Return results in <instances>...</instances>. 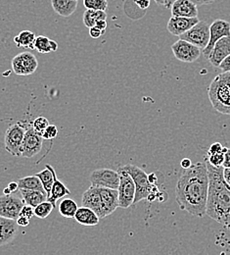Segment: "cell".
I'll return each mask as SVG.
<instances>
[{
	"instance_id": "obj_49",
	"label": "cell",
	"mask_w": 230,
	"mask_h": 255,
	"mask_svg": "<svg viewBox=\"0 0 230 255\" xmlns=\"http://www.w3.org/2000/svg\"><path fill=\"white\" fill-rule=\"evenodd\" d=\"M3 192H4V194H11V193H12L11 191H9V189H8V188L4 189V191H3Z\"/></svg>"
},
{
	"instance_id": "obj_7",
	"label": "cell",
	"mask_w": 230,
	"mask_h": 255,
	"mask_svg": "<svg viewBox=\"0 0 230 255\" xmlns=\"http://www.w3.org/2000/svg\"><path fill=\"white\" fill-rule=\"evenodd\" d=\"M89 181L91 186L94 187L118 190L120 186V174L118 171L108 168L96 169L90 174Z\"/></svg>"
},
{
	"instance_id": "obj_40",
	"label": "cell",
	"mask_w": 230,
	"mask_h": 255,
	"mask_svg": "<svg viewBox=\"0 0 230 255\" xmlns=\"http://www.w3.org/2000/svg\"><path fill=\"white\" fill-rule=\"evenodd\" d=\"M30 221H31L30 219L23 217V216H19L18 219L16 220L18 226H21V227H28L30 225Z\"/></svg>"
},
{
	"instance_id": "obj_27",
	"label": "cell",
	"mask_w": 230,
	"mask_h": 255,
	"mask_svg": "<svg viewBox=\"0 0 230 255\" xmlns=\"http://www.w3.org/2000/svg\"><path fill=\"white\" fill-rule=\"evenodd\" d=\"M18 187L20 190H26V191H45L40 180L35 175L24 177L18 180Z\"/></svg>"
},
{
	"instance_id": "obj_28",
	"label": "cell",
	"mask_w": 230,
	"mask_h": 255,
	"mask_svg": "<svg viewBox=\"0 0 230 255\" xmlns=\"http://www.w3.org/2000/svg\"><path fill=\"white\" fill-rule=\"evenodd\" d=\"M107 19V13L105 11H98V10H90L86 9L83 13V24L86 28L95 27L96 23L101 20Z\"/></svg>"
},
{
	"instance_id": "obj_16",
	"label": "cell",
	"mask_w": 230,
	"mask_h": 255,
	"mask_svg": "<svg viewBox=\"0 0 230 255\" xmlns=\"http://www.w3.org/2000/svg\"><path fill=\"white\" fill-rule=\"evenodd\" d=\"M229 55H230V36H225L217 41L208 60L215 68H219Z\"/></svg>"
},
{
	"instance_id": "obj_3",
	"label": "cell",
	"mask_w": 230,
	"mask_h": 255,
	"mask_svg": "<svg viewBox=\"0 0 230 255\" xmlns=\"http://www.w3.org/2000/svg\"><path fill=\"white\" fill-rule=\"evenodd\" d=\"M209 99L221 114L230 115V72L219 74L208 88Z\"/></svg>"
},
{
	"instance_id": "obj_6",
	"label": "cell",
	"mask_w": 230,
	"mask_h": 255,
	"mask_svg": "<svg viewBox=\"0 0 230 255\" xmlns=\"http://www.w3.org/2000/svg\"><path fill=\"white\" fill-rule=\"evenodd\" d=\"M26 133V128L21 123H15L9 126L5 131L4 136V146L6 151L11 155L20 157L21 156V146Z\"/></svg>"
},
{
	"instance_id": "obj_41",
	"label": "cell",
	"mask_w": 230,
	"mask_h": 255,
	"mask_svg": "<svg viewBox=\"0 0 230 255\" xmlns=\"http://www.w3.org/2000/svg\"><path fill=\"white\" fill-rule=\"evenodd\" d=\"M224 168H230V148H228L225 153V162L223 165Z\"/></svg>"
},
{
	"instance_id": "obj_23",
	"label": "cell",
	"mask_w": 230,
	"mask_h": 255,
	"mask_svg": "<svg viewBox=\"0 0 230 255\" xmlns=\"http://www.w3.org/2000/svg\"><path fill=\"white\" fill-rule=\"evenodd\" d=\"M22 198L26 205L36 207L38 204L47 200V193L45 191H26L20 190Z\"/></svg>"
},
{
	"instance_id": "obj_36",
	"label": "cell",
	"mask_w": 230,
	"mask_h": 255,
	"mask_svg": "<svg viewBox=\"0 0 230 255\" xmlns=\"http://www.w3.org/2000/svg\"><path fill=\"white\" fill-rule=\"evenodd\" d=\"M222 152H224V146L220 142H215L210 146L207 152V155H212V154H217Z\"/></svg>"
},
{
	"instance_id": "obj_14",
	"label": "cell",
	"mask_w": 230,
	"mask_h": 255,
	"mask_svg": "<svg viewBox=\"0 0 230 255\" xmlns=\"http://www.w3.org/2000/svg\"><path fill=\"white\" fill-rule=\"evenodd\" d=\"M81 203H82V206L92 209L98 215L100 219L105 218L102 197H101L98 187L90 186L89 189L84 191L82 194Z\"/></svg>"
},
{
	"instance_id": "obj_31",
	"label": "cell",
	"mask_w": 230,
	"mask_h": 255,
	"mask_svg": "<svg viewBox=\"0 0 230 255\" xmlns=\"http://www.w3.org/2000/svg\"><path fill=\"white\" fill-rule=\"evenodd\" d=\"M83 5L86 9L106 11L108 8L107 0H83Z\"/></svg>"
},
{
	"instance_id": "obj_26",
	"label": "cell",
	"mask_w": 230,
	"mask_h": 255,
	"mask_svg": "<svg viewBox=\"0 0 230 255\" xmlns=\"http://www.w3.org/2000/svg\"><path fill=\"white\" fill-rule=\"evenodd\" d=\"M35 38L36 36L34 32L32 31H23L14 37V42L17 47L33 50Z\"/></svg>"
},
{
	"instance_id": "obj_42",
	"label": "cell",
	"mask_w": 230,
	"mask_h": 255,
	"mask_svg": "<svg viewBox=\"0 0 230 255\" xmlns=\"http://www.w3.org/2000/svg\"><path fill=\"white\" fill-rule=\"evenodd\" d=\"M195 5L197 6H202V5H208V4H212L217 0H191Z\"/></svg>"
},
{
	"instance_id": "obj_46",
	"label": "cell",
	"mask_w": 230,
	"mask_h": 255,
	"mask_svg": "<svg viewBox=\"0 0 230 255\" xmlns=\"http://www.w3.org/2000/svg\"><path fill=\"white\" fill-rule=\"evenodd\" d=\"M224 177L226 182L230 186V168H224Z\"/></svg>"
},
{
	"instance_id": "obj_11",
	"label": "cell",
	"mask_w": 230,
	"mask_h": 255,
	"mask_svg": "<svg viewBox=\"0 0 230 255\" xmlns=\"http://www.w3.org/2000/svg\"><path fill=\"white\" fill-rule=\"evenodd\" d=\"M13 72L18 76L33 75L38 67V61L32 52H22L16 55L11 62Z\"/></svg>"
},
{
	"instance_id": "obj_13",
	"label": "cell",
	"mask_w": 230,
	"mask_h": 255,
	"mask_svg": "<svg viewBox=\"0 0 230 255\" xmlns=\"http://www.w3.org/2000/svg\"><path fill=\"white\" fill-rule=\"evenodd\" d=\"M225 36H230V23L222 20L217 19L213 22L212 25H210V40L206 48L202 51L205 58H209L215 44L217 41H219L221 38Z\"/></svg>"
},
{
	"instance_id": "obj_44",
	"label": "cell",
	"mask_w": 230,
	"mask_h": 255,
	"mask_svg": "<svg viewBox=\"0 0 230 255\" xmlns=\"http://www.w3.org/2000/svg\"><path fill=\"white\" fill-rule=\"evenodd\" d=\"M95 27H97L98 29H100V30L103 31V32H106V29H107V21H106V20L98 21V22L96 23Z\"/></svg>"
},
{
	"instance_id": "obj_37",
	"label": "cell",
	"mask_w": 230,
	"mask_h": 255,
	"mask_svg": "<svg viewBox=\"0 0 230 255\" xmlns=\"http://www.w3.org/2000/svg\"><path fill=\"white\" fill-rule=\"evenodd\" d=\"M134 4L141 10H147L150 6L151 0H133Z\"/></svg>"
},
{
	"instance_id": "obj_4",
	"label": "cell",
	"mask_w": 230,
	"mask_h": 255,
	"mask_svg": "<svg viewBox=\"0 0 230 255\" xmlns=\"http://www.w3.org/2000/svg\"><path fill=\"white\" fill-rule=\"evenodd\" d=\"M123 167L130 174L135 184L136 191L133 204H136L143 199H147L151 202L160 199L161 192L156 185H153L150 182L148 174H146L141 168L132 164H128Z\"/></svg>"
},
{
	"instance_id": "obj_5",
	"label": "cell",
	"mask_w": 230,
	"mask_h": 255,
	"mask_svg": "<svg viewBox=\"0 0 230 255\" xmlns=\"http://www.w3.org/2000/svg\"><path fill=\"white\" fill-rule=\"evenodd\" d=\"M118 172L120 174V186L118 189L119 208L127 209L133 205L136 191L135 184L130 174L124 169V167H120L118 169Z\"/></svg>"
},
{
	"instance_id": "obj_24",
	"label": "cell",
	"mask_w": 230,
	"mask_h": 255,
	"mask_svg": "<svg viewBox=\"0 0 230 255\" xmlns=\"http://www.w3.org/2000/svg\"><path fill=\"white\" fill-rule=\"evenodd\" d=\"M34 49L42 54L55 52L58 49V43L47 36L38 35L34 40Z\"/></svg>"
},
{
	"instance_id": "obj_9",
	"label": "cell",
	"mask_w": 230,
	"mask_h": 255,
	"mask_svg": "<svg viewBox=\"0 0 230 255\" xmlns=\"http://www.w3.org/2000/svg\"><path fill=\"white\" fill-rule=\"evenodd\" d=\"M43 145V137L33 129L32 125L26 128V133L21 146V156L25 158H33L37 155Z\"/></svg>"
},
{
	"instance_id": "obj_39",
	"label": "cell",
	"mask_w": 230,
	"mask_h": 255,
	"mask_svg": "<svg viewBox=\"0 0 230 255\" xmlns=\"http://www.w3.org/2000/svg\"><path fill=\"white\" fill-rule=\"evenodd\" d=\"M223 73H227V72H230V55H229L219 67Z\"/></svg>"
},
{
	"instance_id": "obj_38",
	"label": "cell",
	"mask_w": 230,
	"mask_h": 255,
	"mask_svg": "<svg viewBox=\"0 0 230 255\" xmlns=\"http://www.w3.org/2000/svg\"><path fill=\"white\" fill-rule=\"evenodd\" d=\"M104 33H105V32L101 31L97 27H92V28L89 29V35H90L92 38H99V37H101Z\"/></svg>"
},
{
	"instance_id": "obj_8",
	"label": "cell",
	"mask_w": 230,
	"mask_h": 255,
	"mask_svg": "<svg viewBox=\"0 0 230 255\" xmlns=\"http://www.w3.org/2000/svg\"><path fill=\"white\" fill-rule=\"evenodd\" d=\"M179 39L192 43L203 51L210 40V25L205 21H199L188 32L180 35Z\"/></svg>"
},
{
	"instance_id": "obj_30",
	"label": "cell",
	"mask_w": 230,
	"mask_h": 255,
	"mask_svg": "<svg viewBox=\"0 0 230 255\" xmlns=\"http://www.w3.org/2000/svg\"><path fill=\"white\" fill-rule=\"evenodd\" d=\"M55 206L51 202L46 200L34 207V216L39 219H46L51 214Z\"/></svg>"
},
{
	"instance_id": "obj_45",
	"label": "cell",
	"mask_w": 230,
	"mask_h": 255,
	"mask_svg": "<svg viewBox=\"0 0 230 255\" xmlns=\"http://www.w3.org/2000/svg\"><path fill=\"white\" fill-rule=\"evenodd\" d=\"M7 188L9 189V191H11L12 193L15 192L17 190H19V187H18V183H17V182H11V183L8 185Z\"/></svg>"
},
{
	"instance_id": "obj_29",
	"label": "cell",
	"mask_w": 230,
	"mask_h": 255,
	"mask_svg": "<svg viewBox=\"0 0 230 255\" xmlns=\"http://www.w3.org/2000/svg\"><path fill=\"white\" fill-rule=\"evenodd\" d=\"M59 213L65 218H75L78 209L77 202L72 198H63L59 203Z\"/></svg>"
},
{
	"instance_id": "obj_20",
	"label": "cell",
	"mask_w": 230,
	"mask_h": 255,
	"mask_svg": "<svg viewBox=\"0 0 230 255\" xmlns=\"http://www.w3.org/2000/svg\"><path fill=\"white\" fill-rule=\"evenodd\" d=\"M74 219L83 226H96L100 221L98 215L92 209L84 206L78 207Z\"/></svg>"
},
{
	"instance_id": "obj_34",
	"label": "cell",
	"mask_w": 230,
	"mask_h": 255,
	"mask_svg": "<svg viewBox=\"0 0 230 255\" xmlns=\"http://www.w3.org/2000/svg\"><path fill=\"white\" fill-rule=\"evenodd\" d=\"M57 135H58V128L55 125H49L42 133L43 139H47V140L54 139L57 137Z\"/></svg>"
},
{
	"instance_id": "obj_33",
	"label": "cell",
	"mask_w": 230,
	"mask_h": 255,
	"mask_svg": "<svg viewBox=\"0 0 230 255\" xmlns=\"http://www.w3.org/2000/svg\"><path fill=\"white\" fill-rule=\"evenodd\" d=\"M227 149H228V147H224V152H222V153L206 155L205 159L215 167H223L224 162H225V153H226Z\"/></svg>"
},
{
	"instance_id": "obj_18",
	"label": "cell",
	"mask_w": 230,
	"mask_h": 255,
	"mask_svg": "<svg viewBox=\"0 0 230 255\" xmlns=\"http://www.w3.org/2000/svg\"><path fill=\"white\" fill-rule=\"evenodd\" d=\"M19 232V226L16 220L0 216V247L10 244Z\"/></svg>"
},
{
	"instance_id": "obj_35",
	"label": "cell",
	"mask_w": 230,
	"mask_h": 255,
	"mask_svg": "<svg viewBox=\"0 0 230 255\" xmlns=\"http://www.w3.org/2000/svg\"><path fill=\"white\" fill-rule=\"evenodd\" d=\"M20 216H23V217H26L28 219H32L33 216H34V208L30 206V205H24L21 212H20Z\"/></svg>"
},
{
	"instance_id": "obj_22",
	"label": "cell",
	"mask_w": 230,
	"mask_h": 255,
	"mask_svg": "<svg viewBox=\"0 0 230 255\" xmlns=\"http://www.w3.org/2000/svg\"><path fill=\"white\" fill-rule=\"evenodd\" d=\"M35 176L38 177V179L40 180V182L42 184V187H43L44 191L48 195L50 193V191L52 189V186H53L55 180L57 179L55 169L51 165L46 164L45 169L41 172L36 173Z\"/></svg>"
},
{
	"instance_id": "obj_17",
	"label": "cell",
	"mask_w": 230,
	"mask_h": 255,
	"mask_svg": "<svg viewBox=\"0 0 230 255\" xmlns=\"http://www.w3.org/2000/svg\"><path fill=\"white\" fill-rule=\"evenodd\" d=\"M170 9L172 17L196 18L199 14L197 5L191 0H176Z\"/></svg>"
},
{
	"instance_id": "obj_32",
	"label": "cell",
	"mask_w": 230,
	"mask_h": 255,
	"mask_svg": "<svg viewBox=\"0 0 230 255\" xmlns=\"http://www.w3.org/2000/svg\"><path fill=\"white\" fill-rule=\"evenodd\" d=\"M48 126H49V121L47 120V118H45L43 116L37 117L36 119L33 120V123H32V127H33V129L41 135Z\"/></svg>"
},
{
	"instance_id": "obj_12",
	"label": "cell",
	"mask_w": 230,
	"mask_h": 255,
	"mask_svg": "<svg viewBox=\"0 0 230 255\" xmlns=\"http://www.w3.org/2000/svg\"><path fill=\"white\" fill-rule=\"evenodd\" d=\"M171 50L177 60L185 63L195 62L202 53V50L199 47L183 39L175 41L171 45Z\"/></svg>"
},
{
	"instance_id": "obj_48",
	"label": "cell",
	"mask_w": 230,
	"mask_h": 255,
	"mask_svg": "<svg viewBox=\"0 0 230 255\" xmlns=\"http://www.w3.org/2000/svg\"><path fill=\"white\" fill-rule=\"evenodd\" d=\"M158 5H160V6H164L165 5V3H166V0H154Z\"/></svg>"
},
{
	"instance_id": "obj_47",
	"label": "cell",
	"mask_w": 230,
	"mask_h": 255,
	"mask_svg": "<svg viewBox=\"0 0 230 255\" xmlns=\"http://www.w3.org/2000/svg\"><path fill=\"white\" fill-rule=\"evenodd\" d=\"M176 0H166V3H165V5H164V7L165 8H170L171 6H172V4L175 2Z\"/></svg>"
},
{
	"instance_id": "obj_10",
	"label": "cell",
	"mask_w": 230,
	"mask_h": 255,
	"mask_svg": "<svg viewBox=\"0 0 230 255\" xmlns=\"http://www.w3.org/2000/svg\"><path fill=\"white\" fill-rule=\"evenodd\" d=\"M25 205L23 198L11 194H3L0 196V216L12 220H17L20 212Z\"/></svg>"
},
{
	"instance_id": "obj_25",
	"label": "cell",
	"mask_w": 230,
	"mask_h": 255,
	"mask_svg": "<svg viewBox=\"0 0 230 255\" xmlns=\"http://www.w3.org/2000/svg\"><path fill=\"white\" fill-rule=\"evenodd\" d=\"M70 193H71V191L67 188L66 186L61 181L56 179L53 186H52L50 193L47 195V200L49 202H51L54 206H56L57 200L63 199L65 196L69 195Z\"/></svg>"
},
{
	"instance_id": "obj_1",
	"label": "cell",
	"mask_w": 230,
	"mask_h": 255,
	"mask_svg": "<svg viewBox=\"0 0 230 255\" xmlns=\"http://www.w3.org/2000/svg\"><path fill=\"white\" fill-rule=\"evenodd\" d=\"M209 193V175L205 162L192 164L185 169L179 177L175 195L176 203L181 210L192 216L204 217L206 215Z\"/></svg>"
},
{
	"instance_id": "obj_2",
	"label": "cell",
	"mask_w": 230,
	"mask_h": 255,
	"mask_svg": "<svg viewBox=\"0 0 230 255\" xmlns=\"http://www.w3.org/2000/svg\"><path fill=\"white\" fill-rule=\"evenodd\" d=\"M209 175L206 215L230 229V186L224 177V167H215L204 160Z\"/></svg>"
},
{
	"instance_id": "obj_19",
	"label": "cell",
	"mask_w": 230,
	"mask_h": 255,
	"mask_svg": "<svg viewBox=\"0 0 230 255\" xmlns=\"http://www.w3.org/2000/svg\"><path fill=\"white\" fill-rule=\"evenodd\" d=\"M99 191L102 197L105 217H107L114 213L117 208H119V192L118 190L106 188H99Z\"/></svg>"
},
{
	"instance_id": "obj_21",
	"label": "cell",
	"mask_w": 230,
	"mask_h": 255,
	"mask_svg": "<svg viewBox=\"0 0 230 255\" xmlns=\"http://www.w3.org/2000/svg\"><path fill=\"white\" fill-rule=\"evenodd\" d=\"M51 5L56 14L61 17H70L77 8L76 0H51Z\"/></svg>"
},
{
	"instance_id": "obj_43",
	"label": "cell",
	"mask_w": 230,
	"mask_h": 255,
	"mask_svg": "<svg viewBox=\"0 0 230 255\" xmlns=\"http://www.w3.org/2000/svg\"><path fill=\"white\" fill-rule=\"evenodd\" d=\"M180 166L185 170V169H188L192 166V162L189 158H183L180 162Z\"/></svg>"
},
{
	"instance_id": "obj_15",
	"label": "cell",
	"mask_w": 230,
	"mask_h": 255,
	"mask_svg": "<svg viewBox=\"0 0 230 255\" xmlns=\"http://www.w3.org/2000/svg\"><path fill=\"white\" fill-rule=\"evenodd\" d=\"M199 22L196 18H184V17H172L168 20L166 29L172 35L180 36L183 33L188 32Z\"/></svg>"
},
{
	"instance_id": "obj_50",
	"label": "cell",
	"mask_w": 230,
	"mask_h": 255,
	"mask_svg": "<svg viewBox=\"0 0 230 255\" xmlns=\"http://www.w3.org/2000/svg\"><path fill=\"white\" fill-rule=\"evenodd\" d=\"M76 1H77V0H76Z\"/></svg>"
}]
</instances>
